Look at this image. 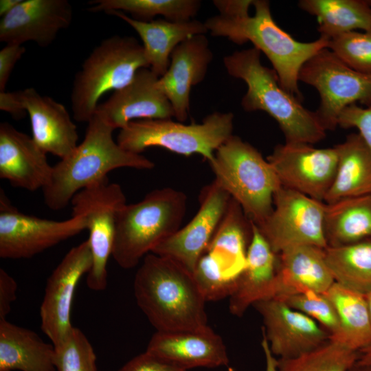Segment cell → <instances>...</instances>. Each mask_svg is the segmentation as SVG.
<instances>
[{"label":"cell","mask_w":371,"mask_h":371,"mask_svg":"<svg viewBox=\"0 0 371 371\" xmlns=\"http://www.w3.org/2000/svg\"><path fill=\"white\" fill-rule=\"evenodd\" d=\"M133 290L138 306L157 331L209 327L206 300L193 273L169 258L147 254L136 272Z\"/></svg>","instance_id":"6da1fadb"},{"label":"cell","mask_w":371,"mask_h":371,"mask_svg":"<svg viewBox=\"0 0 371 371\" xmlns=\"http://www.w3.org/2000/svg\"><path fill=\"white\" fill-rule=\"evenodd\" d=\"M87 123L82 142L52 166L49 181L43 189L45 203L51 210L65 208L76 193L107 179L113 170L155 167L146 157L121 147L113 138L115 129L96 114Z\"/></svg>","instance_id":"7a4b0ae2"},{"label":"cell","mask_w":371,"mask_h":371,"mask_svg":"<svg viewBox=\"0 0 371 371\" xmlns=\"http://www.w3.org/2000/svg\"><path fill=\"white\" fill-rule=\"evenodd\" d=\"M228 74L243 80L247 90L241 100L245 111H262L274 119L285 143L314 144L324 139L326 131L315 112L282 87L276 71L262 65L255 47L236 51L223 58Z\"/></svg>","instance_id":"3957f363"},{"label":"cell","mask_w":371,"mask_h":371,"mask_svg":"<svg viewBox=\"0 0 371 371\" xmlns=\"http://www.w3.org/2000/svg\"><path fill=\"white\" fill-rule=\"evenodd\" d=\"M253 5V16L229 18L218 14L204 23L213 36L225 37L238 45L251 42L269 60L282 87L302 100L300 71L308 60L327 48L328 39L320 36L311 42L297 41L276 23L268 1L254 0Z\"/></svg>","instance_id":"277c9868"},{"label":"cell","mask_w":371,"mask_h":371,"mask_svg":"<svg viewBox=\"0 0 371 371\" xmlns=\"http://www.w3.org/2000/svg\"><path fill=\"white\" fill-rule=\"evenodd\" d=\"M186 208L185 193L172 188L154 190L140 201L124 205L115 221L112 256L116 263L125 269L137 266L181 228Z\"/></svg>","instance_id":"5b68a950"},{"label":"cell","mask_w":371,"mask_h":371,"mask_svg":"<svg viewBox=\"0 0 371 371\" xmlns=\"http://www.w3.org/2000/svg\"><path fill=\"white\" fill-rule=\"evenodd\" d=\"M209 164L214 181L252 223L260 225L271 213L274 194L281 187L267 159L250 144L232 135L215 151Z\"/></svg>","instance_id":"8992f818"},{"label":"cell","mask_w":371,"mask_h":371,"mask_svg":"<svg viewBox=\"0 0 371 371\" xmlns=\"http://www.w3.org/2000/svg\"><path fill=\"white\" fill-rule=\"evenodd\" d=\"M144 67L149 68L144 47L133 36L114 35L102 40L74 76L71 93L74 119L88 122L104 94L126 86Z\"/></svg>","instance_id":"52a82bcc"},{"label":"cell","mask_w":371,"mask_h":371,"mask_svg":"<svg viewBox=\"0 0 371 371\" xmlns=\"http://www.w3.org/2000/svg\"><path fill=\"white\" fill-rule=\"evenodd\" d=\"M233 128L232 112H214L202 122L190 124L171 119L136 120L120 130L116 141L133 153L156 146L185 156L199 154L210 163L218 148L233 135Z\"/></svg>","instance_id":"ba28073f"},{"label":"cell","mask_w":371,"mask_h":371,"mask_svg":"<svg viewBox=\"0 0 371 371\" xmlns=\"http://www.w3.org/2000/svg\"><path fill=\"white\" fill-rule=\"evenodd\" d=\"M298 80L319 93L320 104L315 112L326 131L335 129L347 106L358 102L371 105V75L351 69L328 48L303 65Z\"/></svg>","instance_id":"9c48e42d"},{"label":"cell","mask_w":371,"mask_h":371,"mask_svg":"<svg viewBox=\"0 0 371 371\" xmlns=\"http://www.w3.org/2000/svg\"><path fill=\"white\" fill-rule=\"evenodd\" d=\"M72 216H82L89 235L87 239L92 256L87 285L95 291L107 286V264L112 256L115 221L120 210L126 204L121 186L108 178L76 193L71 201Z\"/></svg>","instance_id":"30bf717a"},{"label":"cell","mask_w":371,"mask_h":371,"mask_svg":"<svg viewBox=\"0 0 371 371\" xmlns=\"http://www.w3.org/2000/svg\"><path fill=\"white\" fill-rule=\"evenodd\" d=\"M325 207L323 201L281 186L274 194L271 213L256 226L276 254L298 245L325 249Z\"/></svg>","instance_id":"8fae6325"},{"label":"cell","mask_w":371,"mask_h":371,"mask_svg":"<svg viewBox=\"0 0 371 371\" xmlns=\"http://www.w3.org/2000/svg\"><path fill=\"white\" fill-rule=\"evenodd\" d=\"M0 257L30 258L87 229L82 216L54 221L25 214L1 194Z\"/></svg>","instance_id":"7c38bea8"},{"label":"cell","mask_w":371,"mask_h":371,"mask_svg":"<svg viewBox=\"0 0 371 371\" xmlns=\"http://www.w3.org/2000/svg\"><path fill=\"white\" fill-rule=\"evenodd\" d=\"M267 159L282 187L324 202L335 178L338 155L335 146L284 143L277 145Z\"/></svg>","instance_id":"4fadbf2b"},{"label":"cell","mask_w":371,"mask_h":371,"mask_svg":"<svg viewBox=\"0 0 371 371\" xmlns=\"http://www.w3.org/2000/svg\"><path fill=\"white\" fill-rule=\"evenodd\" d=\"M91 265L87 240L65 254L47 280L40 307L41 327L54 346L61 342L74 328L71 312L76 289Z\"/></svg>","instance_id":"5bb4252c"},{"label":"cell","mask_w":371,"mask_h":371,"mask_svg":"<svg viewBox=\"0 0 371 371\" xmlns=\"http://www.w3.org/2000/svg\"><path fill=\"white\" fill-rule=\"evenodd\" d=\"M230 199V195L216 181L205 186L199 194V207L195 216L151 253L169 258L193 273L199 260L206 251Z\"/></svg>","instance_id":"9a60e30c"},{"label":"cell","mask_w":371,"mask_h":371,"mask_svg":"<svg viewBox=\"0 0 371 371\" xmlns=\"http://www.w3.org/2000/svg\"><path fill=\"white\" fill-rule=\"evenodd\" d=\"M253 306L262 318L265 340L269 344L271 353L280 359L306 353L330 339L329 333L316 321L277 298L262 300Z\"/></svg>","instance_id":"2e32d148"},{"label":"cell","mask_w":371,"mask_h":371,"mask_svg":"<svg viewBox=\"0 0 371 371\" xmlns=\"http://www.w3.org/2000/svg\"><path fill=\"white\" fill-rule=\"evenodd\" d=\"M159 78L149 68L139 69L129 83L98 105L95 114L120 130L133 121L171 119L174 111L159 87Z\"/></svg>","instance_id":"e0dca14e"},{"label":"cell","mask_w":371,"mask_h":371,"mask_svg":"<svg viewBox=\"0 0 371 371\" xmlns=\"http://www.w3.org/2000/svg\"><path fill=\"white\" fill-rule=\"evenodd\" d=\"M73 9L67 0H22L0 21V41L18 44L32 41L47 47L59 32L71 25Z\"/></svg>","instance_id":"ac0fdd59"},{"label":"cell","mask_w":371,"mask_h":371,"mask_svg":"<svg viewBox=\"0 0 371 371\" xmlns=\"http://www.w3.org/2000/svg\"><path fill=\"white\" fill-rule=\"evenodd\" d=\"M212 60L213 52L205 34L194 35L172 51L169 67L159 78V84L179 122L187 120L192 87L204 80Z\"/></svg>","instance_id":"d6986e66"},{"label":"cell","mask_w":371,"mask_h":371,"mask_svg":"<svg viewBox=\"0 0 371 371\" xmlns=\"http://www.w3.org/2000/svg\"><path fill=\"white\" fill-rule=\"evenodd\" d=\"M146 351L186 370L229 363L223 340L210 326L201 330L157 331Z\"/></svg>","instance_id":"ffe728a7"},{"label":"cell","mask_w":371,"mask_h":371,"mask_svg":"<svg viewBox=\"0 0 371 371\" xmlns=\"http://www.w3.org/2000/svg\"><path fill=\"white\" fill-rule=\"evenodd\" d=\"M30 116L32 138L46 154L60 158L69 155L78 146L77 127L65 106L34 88L18 91Z\"/></svg>","instance_id":"44dd1931"},{"label":"cell","mask_w":371,"mask_h":371,"mask_svg":"<svg viewBox=\"0 0 371 371\" xmlns=\"http://www.w3.org/2000/svg\"><path fill=\"white\" fill-rule=\"evenodd\" d=\"M30 137L8 122L0 124V177L12 186L28 191L43 188L49 181L52 166Z\"/></svg>","instance_id":"7402d4cb"},{"label":"cell","mask_w":371,"mask_h":371,"mask_svg":"<svg viewBox=\"0 0 371 371\" xmlns=\"http://www.w3.org/2000/svg\"><path fill=\"white\" fill-rule=\"evenodd\" d=\"M251 225L246 267L229 297V311L238 317L255 303L277 295L278 254L273 251L258 227L252 222Z\"/></svg>","instance_id":"603a6c76"},{"label":"cell","mask_w":371,"mask_h":371,"mask_svg":"<svg viewBox=\"0 0 371 371\" xmlns=\"http://www.w3.org/2000/svg\"><path fill=\"white\" fill-rule=\"evenodd\" d=\"M334 282L324 248L298 245L278 254L276 297L306 291L324 293Z\"/></svg>","instance_id":"cb8c5ba5"},{"label":"cell","mask_w":371,"mask_h":371,"mask_svg":"<svg viewBox=\"0 0 371 371\" xmlns=\"http://www.w3.org/2000/svg\"><path fill=\"white\" fill-rule=\"evenodd\" d=\"M127 23L138 34L149 69L161 77L167 71L170 56L175 48L186 39L208 32L204 23L192 19L185 22H172L164 19L150 21L133 19L126 14L117 10L106 12Z\"/></svg>","instance_id":"d4e9b609"},{"label":"cell","mask_w":371,"mask_h":371,"mask_svg":"<svg viewBox=\"0 0 371 371\" xmlns=\"http://www.w3.org/2000/svg\"><path fill=\"white\" fill-rule=\"evenodd\" d=\"M251 236V221L231 197L205 251L213 258L227 280L236 281L244 271Z\"/></svg>","instance_id":"484cf974"},{"label":"cell","mask_w":371,"mask_h":371,"mask_svg":"<svg viewBox=\"0 0 371 371\" xmlns=\"http://www.w3.org/2000/svg\"><path fill=\"white\" fill-rule=\"evenodd\" d=\"M55 348L34 331L0 319V370L56 371Z\"/></svg>","instance_id":"4316f807"},{"label":"cell","mask_w":371,"mask_h":371,"mask_svg":"<svg viewBox=\"0 0 371 371\" xmlns=\"http://www.w3.org/2000/svg\"><path fill=\"white\" fill-rule=\"evenodd\" d=\"M338 161L332 186L324 202L371 194V149L359 133L335 146Z\"/></svg>","instance_id":"83f0119b"},{"label":"cell","mask_w":371,"mask_h":371,"mask_svg":"<svg viewBox=\"0 0 371 371\" xmlns=\"http://www.w3.org/2000/svg\"><path fill=\"white\" fill-rule=\"evenodd\" d=\"M324 229L327 247L371 238V194L326 203Z\"/></svg>","instance_id":"f1b7e54d"},{"label":"cell","mask_w":371,"mask_h":371,"mask_svg":"<svg viewBox=\"0 0 371 371\" xmlns=\"http://www.w3.org/2000/svg\"><path fill=\"white\" fill-rule=\"evenodd\" d=\"M298 6L316 16L320 36L330 39L352 31L371 30V6L361 0H301Z\"/></svg>","instance_id":"f546056e"},{"label":"cell","mask_w":371,"mask_h":371,"mask_svg":"<svg viewBox=\"0 0 371 371\" xmlns=\"http://www.w3.org/2000/svg\"><path fill=\"white\" fill-rule=\"evenodd\" d=\"M324 294L337 311L341 333L338 342L359 352L371 344V323L365 295L337 282Z\"/></svg>","instance_id":"4dcf8cb0"},{"label":"cell","mask_w":371,"mask_h":371,"mask_svg":"<svg viewBox=\"0 0 371 371\" xmlns=\"http://www.w3.org/2000/svg\"><path fill=\"white\" fill-rule=\"evenodd\" d=\"M335 282L366 295L371 291V238L324 249Z\"/></svg>","instance_id":"1f68e13d"},{"label":"cell","mask_w":371,"mask_h":371,"mask_svg":"<svg viewBox=\"0 0 371 371\" xmlns=\"http://www.w3.org/2000/svg\"><path fill=\"white\" fill-rule=\"evenodd\" d=\"M267 371H348L357 361L358 352L331 340L320 347L290 359L272 358L265 341Z\"/></svg>","instance_id":"d6a6232c"},{"label":"cell","mask_w":371,"mask_h":371,"mask_svg":"<svg viewBox=\"0 0 371 371\" xmlns=\"http://www.w3.org/2000/svg\"><path fill=\"white\" fill-rule=\"evenodd\" d=\"M89 12L111 10L128 12L133 19L150 21L157 16L172 22L192 20L199 12V0H95L90 1Z\"/></svg>","instance_id":"836d02e7"},{"label":"cell","mask_w":371,"mask_h":371,"mask_svg":"<svg viewBox=\"0 0 371 371\" xmlns=\"http://www.w3.org/2000/svg\"><path fill=\"white\" fill-rule=\"evenodd\" d=\"M276 298L313 319L329 333L331 340L338 341L341 333L339 317L333 303L324 293L306 291Z\"/></svg>","instance_id":"e575fe53"},{"label":"cell","mask_w":371,"mask_h":371,"mask_svg":"<svg viewBox=\"0 0 371 371\" xmlns=\"http://www.w3.org/2000/svg\"><path fill=\"white\" fill-rule=\"evenodd\" d=\"M54 348L56 371H97L94 350L79 328L74 326Z\"/></svg>","instance_id":"d590c367"},{"label":"cell","mask_w":371,"mask_h":371,"mask_svg":"<svg viewBox=\"0 0 371 371\" xmlns=\"http://www.w3.org/2000/svg\"><path fill=\"white\" fill-rule=\"evenodd\" d=\"M327 48L351 69L371 75V30L333 37Z\"/></svg>","instance_id":"8d00e7d4"},{"label":"cell","mask_w":371,"mask_h":371,"mask_svg":"<svg viewBox=\"0 0 371 371\" xmlns=\"http://www.w3.org/2000/svg\"><path fill=\"white\" fill-rule=\"evenodd\" d=\"M193 276L206 302L229 297L236 288V281L227 280L207 252L199 260Z\"/></svg>","instance_id":"74e56055"},{"label":"cell","mask_w":371,"mask_h":371,"mask_svg":"<svg viewBox=\"0 0 371 371\" xmlns=\"http://www.w3.org/2000/svg\"><path fill=\"white\" fill-rule=\"evenodd\" d=\"M337 126L343 128H356L371 149V105L366 107L357 104L347 106L338 116Z\"/></svg>","instance_id":"f35d334b"},{"label":"cell","mask_w":371,"mask_h":371,"mask_svg":"<svg viewBox=\"0 0 371 371\" xmlns=\"http://www.w3.org/2000/svg\"><path fill=\"white\" fill-rule=\"evenodd\" d=\"M118 371H187L146 351L133 357Z\"/></svg>","instance_id":"ab89813d"},{"label":"cell","mask_w":371,"mask_h":371,"mask_svg":"<svg viewBox=\"0 0 371 371\" xmlns=\"http://www.w3.org/2000/svg\"><path fill=\"white\" fill-rule=\"evenodd\" d=\"M25 52L22 45L6 44L0 51V92L5 91L11 72Z\"/></svg>","instance_id":"60d3db41"},{"label":"cell","mask_w":371,"mask_h":371,"mask_svg":"<svg viewBox=\"0 0 371 371\" xmlns=\"http://www.w3.org/2000/svg\"><path fill=\"white\" fill-rule=\"evenodd\" d=\"M17 284L3 268L0 269V319H6L16 298Z\"/></svg>","instance_id":"b9f144b4"},{"label":"cell","mask_w":371,"mask_h":371,"mask_svg":"<svg viewBox=\"0 0 371 371\" xmlns=\"http://www.w3.org/2000/svg\"><path fill=\"white\" fill-rule=\"evenodd\" d=\"M213 4L219 12V15L236 18L249 15V9L254 0H214Z\"/></svg>","instance_id":"7bdbcfd3"},{"label":"cell","mask_w":371,"mask_h":371,"mask_svg":"<svg viewBox=\"0 0 371 371\" xmlns=\"http://www.w3.org/2000/svg\"><path fill=\"white\" fill-rule=\"evenodd\" d=\"M0 109L10 113L14 119H21L26 111L20 100L18 91L0 92Z\"/></svg>","instance_id":"ee69618b"},{"label":"cell","mask_w":371,"mask_h":371,"mask_svg":"<svg viewBox=\"0 0 371 371\" xmlns=\"http://www.w3.org/2000/svg\"><path fill=\"white\" fill-rule=\"evenodd\" d=\"M357 364L362 366H371V344L359 351Z\"/></svg>","instance_id":"f6af8a7d"},{"label":"cell","mask_w":371,"mask_h":371,"mask_svg":"<svg viewBox=\"0 0 371 371\" xmlns=\"http://www.w3.org/2000/svg\"><path fill=\"white\" fill-rule=\"evenodd\" d=\"M22 0H1L0 16H3L13 10Z\"/></svg>","instance_id":"bcb514c9"},{"label":"cell","mask_w":371,"mask_h":371,"mask_svg":"<svg viewBox=\"0 0 371 371\" xmlns=\"http://www.w3.org/2000/svg\"><path fill=\"white\" fill-rule=\"evenodd\" d=\"M348 371H371V366H362L357 363Z\"/></svg>","instance_id":"7dc6e473"},{"label":"cell","mask_w":371,"mask_h":371,"mask_svg":"<svg viewBox=\"0 0 371 371\" xmlns=\"http://www.w3.org/2000/svg\"><path fill=\"white\" fill-rule=\"evenodd\" d=\"M365 297H366L367 304H368L369 316H370V323H371V291L368 292V293H366L365 295Z\"/></svg>","instance_id":"c3c4849f"},{"label":"cell","mask_w":371,"mask_h":371,"mask_svg":"<svg viewBox=\"0 0 371 371\" xmlns=\"http://www.w3.org/2000/svg\"><path fill=\"white\" fill-rule=\"evenodd\" d=\"M368 3L369 5L371 6V1H368Z\"/></svg>","instance_id":"681fc988"},{"label":"cell","mask_w":371,"mask_h":371,"mask_svg":"<svg viewBox=\"0 0 371 371\" xmlns=\"http://www.w3.org/2000/svg\"><path fill=\"white\" fill-rule=\"evenodd\" d=\"M0 371H11V370H0Z\"/></svg>","instance_id":"f907efd6"}]
</instances>
